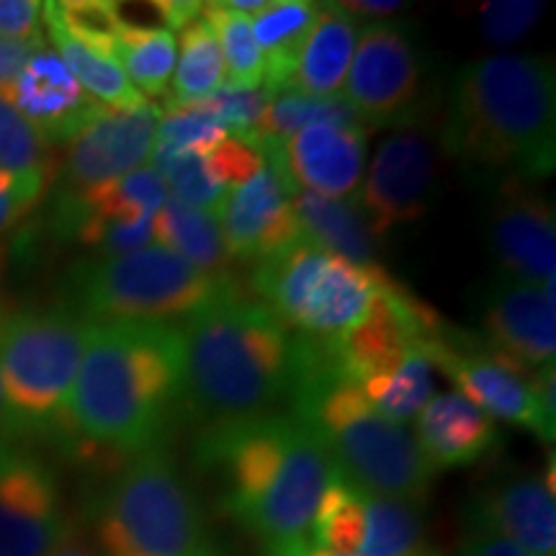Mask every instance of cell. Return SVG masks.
<instances>
[{
	"mask_svg": "<svg viewBox=\"0 0 556 556\" xmlns=\"http://www.w3.org/2000/svg\"><path fill=\"white\" fill-rule=\"evenodd\" d=\"M438 180V152L417 124L400 127L379 144L364 189L353 197L374 238L426 217Z\"/></svg>",
	"mask_w": 556,
	"mask_h": 556,
	"instance_id": "obj_12",
	"label": "cell"
},
{
	"mask_svg": "<svg viewBox=\"0 0 556 556\" xmlns=\"http://www.w3.org/2000/svg\"><path fill=\"white\" fill-rule=\"evenodd\" d=\"M389 274H368L307 238L255 263L250 287L283 328L317 340H338L356 328Z\"/></svg>",
	"mask_w": 556,
	"mask_h": 556,
	"instance_id": "obj_8",
	"label": "cell"
},
{
	"mask_svg": "<svg viewBox=\"0 0 556 556\" xmlns=\"http://www.w3.org/2000/svg\"><path fill=\"white\" fill-rule=\"evenodd\" d=\"M441 150L486 180H536L556 163V73L544 54H484L454 75Z\"/></svg>",
	"mask_w": 556,
	"mask_h": 556,
	"instance_id": "obj_3",
	"label": "cell"
},
{
	"mask_svg": "<svg viewBox=\"0 0 556 556\" xmlns=\"http://www.w3.org/2000/svg\"><path fill=\"white\" fill-rule=\"evenodd\" d=\"M315 124H338V127H364L353 109L343 99H315L294 88L274 90L268 106L255 124L253 131L242 139L255 152L266 144H278L294 137L296 131L315 127Z\"/></svg>",
	"mask_w": 556,
	"mask_h": 556,
	"instance_id": "obj_27",
	"label": "cell"
},
{
	"mask_svg": "<svg viewBox=\"0 0 556 556\" xmlns=\"http://www.w3.org/2000/svg\"><path fill=\"white\" fill-rule=\"evenodd\" d=\"M268 90H240V88H222L204 101L189 103V106L204 111V114L217 119L229 131V137L245 139L253 131L255 124L268 106Z\"/></svg>",
	"mask_w": 556,
	"mask_h": 556,
	"instance_id": "obj_36",
	"label": "cell"
},
{
	"mask_svg": "<svg viewBox=\"0 0 556 556\" xmlns=\"http://www.w3.org/2000/svg\"><path fill=\"white\" fill-rule=\"evenodd\" d=\"M186 348V405L204 428L278 413L291 384V332L258 299L227 278L180 323Z\"/></svg>",
	"mask_w": 556,
	"mask_h": 556,
	"instance_id": "obj_4",
	"label": "cell"
},
{
	"mask_svg": "<svg viewBox=\"0 0 556 556\" xmlns=\"http://www.w3.org/2000/svg\"><path fill=\"white\" fill-rule=\"evenodd\" d=\"M227 137L229 131L204 111L193 106H165V114H160L152 152H163V155H206Z\"/></svg>",
	"mask_w": 556,
	"mask_h": 556,
	"instance_id": "obj_33",
	"label": "cell"
},
{
	"mask_svg": "<svg viewBox=\"0 0 556 556\" xmlns=\"http://www.w3.org/2000/svg\"><path fill=\"white\" fill-rule=\"evenodd\" d=\"M217 219L229 263L255 266L304 238L287 184L268 165L227 193Z\"/></svg>",
	"mask_w": 556,
	"mask_h": 556,
	"instance_id": "obj_18",
	"label": "cell"
},
{
	"mask_svg": "<svg viewBox=\"0 0 556 556\" xmlns=\"http://www.w3.org/2000/svg\"><path fill=\"white\" fill-rule=\"evenodd\" d=\"M214 278L173 250L152 242L122 255L83 261L65 278L67 309L86 323H160L189 319L217 294Z\"/></svg>",
	"mask_w": 556,
	"mask_h": 556,
	"instance_id": "obj_6",
	"label": "cell"
},
{
	"mask_svg": "<svg viewBox=\"0 0 556 556\" xmlns=\"http://www.w3.org/2000/svg\"><path fill=\"white\" fill-rule=\"evenodd\" d=\"M343 101L366 129H400L420 119L422 62L405 26H364L343 83Z\"/></svg>",
	"mask_w": 556,
	"mask_h": 556,
	"instance_id": "obj_10",
	"label": "cell"
},
{
	"mask_svg": "<svg viewBox=\"0 0 556 556\" xmlns=\"http://www.w3.org/2000/svg\"><path fill=\"white\" fill-rule=\"evenodd\" d=\"M54 11H58L60 24L75 39L116 60V45L127 24L122 5L109 3V0H65V3H54Z\"/></svg>",
	"mask_w": 556,
	"mask_h": 556,
	"instance_id": "obj_34",
	"label": "cell"
},
{
	"mask_svg": "<svg viewBox=\"0 0 556 556\" xmlns=\"http://www.w3.org/2000/svg\"><path fill=\"white\" fill-rule=\"evenodd\" d=\"M464 528L497 533L531 556H556L554 458L548 475H503L464 507Z\"/></svg>",
	"mask_w": 556,
	"mask_h": 556,
	"instance_id": "obj_17",
	"label": "cell"
},
{
	"mask_svg": "<svg viewBox=\"0 0 556 556\" xmlns=\"http://www.w3.org/2000/svg\"><path fill=\"white\" fill-rule=\"evenodd\" d=\"M45 193L9 173H0V240L45 199Z\"/></svg>",
	"mask_w": 556,
	"mask_h": 556,
	"instance_id": "obj_38",
	"label": "cell"
},
{
	"mask_svg": "<svg viewBox=\"0 0 556 556\" xmlns=\"http://www.w3.org/2000/svg\"><path fill=\"white\" fill-rule=\"evenodd\" d=\"M486 245L500 274L546 287L556 278L554 201L528 180H500L486 222Z\"/></svg>",
	"mask_w": 556,
	"mask_h": 556,
	"instance_id": "obj_14",
	"label": "cell"
},
{
	"mask_svg": "<svg viewBox=\"0 0 556 556\" xmlns=\"http://www.w3.org/2000/svg\"><path fill=\"white\" fill-rule=\"evenodd\" d=\"M317 11L315 0H268L266 9L250 18L263 60V90L274 93L289 88Z\"/></svg>",
	"mask_w": 556,
	"mask_h": 556,
	"instance_id": "obj_23",
	"label": "cell"
},
{
	"mask_svg": "<svg viewBox=\"0 0 556 556\" xmlns=\"http://www.w3.org/2000/svg\"><path fill=\"white\" fill-rule=\"evenodd\" d=\"M99 556H219L197 492L165 446L129 456L96 505Z\"/></svg>",
	"mask_w": 556,
	"mask_h": 556,
	"instance_id": "obj_5",
	"label": "cell"
},
{
	"mask_svg": "<svg viewBox=\"0 0 556 556\" xmlns=\"http://www.w3.org/2000/svg\"><path fill=\"white\" fill-rule=\"evenodd\" d=\"M546 13L539 0H486L479 5V34L495 47H510L531 34Z\"/></svg>",
	"mask_w": 556,
	"mask_h": 556,
	"instance_id": "obj_35",
	"label": "cell"
},
{
	"mask_svg": "<svg viewBox=\"0 0 556 556\" xmlns=\"http://www.w3.org/2000/svg\"><path fill=\"white\" fill-rule=\"evenodd\" d=\"M176 58V34L165 26H137L131 21L124 24L116 62L144 101L152 103L170 96Z\"/></svg>",
	"mask_w": 556,
	"mask_h": 556,
	"instance_id": "obj_28",
	"label": "cell"
},
{
	"mask_svg": "<svg viewBox=\"0 0 556 556\" xmlns=\"http://www.w3.org/2000/svg\"><path fill=\"white\" fill-rule=\"evenodd\" d=\"M204 11V9H201ZM176 70H173L168 106H189L227 86L225 62L204 13L178 31Z\"/></svg>",
	"mask_w": 556,
	"mask_h": 556,
	"instance_id": "obj_29",
	"label": "cell"
},
{
	"mask_svg": "<svg viewBox=\"0 0 556 556\" xmlns=\"http://www.w3.org/2000/svg\"><path fill=\"white\" fill-rule=\"evenodd\" d=\"M88 328L90 323L67 307L0 319V392L13 435L65 433Z\"/></svg>",
	"mask_w": 556,
	"mask_h": 556,
	"instance_id": "obj_7",
	"label": "cell"
},
{
	"mask_svg": "<svg viewBox=\"0 0 556 556\" xmlns=\"http://www.w3.org/2000/svg\"><path fill=\"white\" fill-rule=\"evenodd\" d=\"M263 163L278 173L291 191L328 199H353L364 178L366 127L315 124L294 137L258 150Z\"/></svg>",
	"mask_w": 556,
	"mask_h": 556,
	"instance_id": "obj_16",
	"label": "cell"
},
{
	"mask_svg": "<svg viewBox=\"0 0 556 556\" xmlns=\"http://www.w3.org/2000/svg\"><path fill=\"white\" fill-rule=\"evenodd\" d=\"M70 531L50 464L18 438L0 443V556H50Z\"/></svg>",
	"mask_w": 556,
	"mask_h": 556,
	"instance_id": "obj_11",
	"label": "cell"
},
{
	"mask_svg": "<svg viewBox=\"0 0 556 556\" xmlns=\"http://www.w3.org/2000/svg\"><path fill=\"white\" fill-rule=\"evenodd\" d=\"M9 101L50 144H67L103 109L47 45L21 70Z\"/></svg>",
	"mask_w": 556,
	"mask_h": 556,
	"instance_id": "obj_19",
	"label": "cell"
},
{
	"mask_svg": "<svg viewBox=\"0 0 556 556\" xmlns=\"http://www.w3.org/2000/svg\"><path fill=\"white\" fill-rule=\"evenodd\" d=\"M197 464L217 475L222 510L263 554L312 539L319 500L338 475L315 430L291 413L204 428Z\"/></svg>",
	"mask_w": 556,
	"mask_h": 556,
	"instance_id": "obj_2",
	"label": "cell"
},
{
	"mask_svg": "<svg viewBox=\"0 0 556 556\" xmlns=\"http://www.w3.org/2000/svg\"><path fill=\"white\" fill-rule=\"evenodd\" d=\"M302 235L328 253L338 255L368 274H387L379 261L377 238L353 199H328L309 191H291Z\"/></svg>",
	"mask_w": 556,
	"mask_h": 556,
	"instance_id": "obj_22",
	"label": "cell"
},
{
	"mask_svg": "<svg viewBox=\"0 0 556 556\" xmlns=\"http://www.w3.org/2000/svg\"><path fill=\"white\" fill-rule=\"evenodd\" d=\"M0 39H45L41 3H37V0H0Z\"/></svg>",
	"mask_w": 556,
	"mask_h": 556,
	"instance_id": "obj_37",
	"label": "cell"
},
{
	"mask_svg": "<svg viewBox=\"0 0 556 556\" xmlns=\"http://www.w3.org/2000/svg\"><path fill=\"white\" fill-rule=\"evenodd\" d=\"M556 278L546 287L513 281L503 274L484 283L479 294L482 343L516 364L554 366L556 353Z\"/></svg>",
	"mask_w": 556,
	"mask_h": 556,
	"instance_id": "obj_15",
	"label": "cell"
},
{
	"mask_svg": "<svg viewBox=\"0 0 556 556\" xmlns=\"http://www.w3.org/2000/svg\"><path fill=\"white\" fill-rule=\"evenodd\" d=\"M0 173L47 191L58 178L52 144L31 127L9 99L0 96Z\"/></svg>",
	"mask_w": 556,
	"mask_h": 556,
	"instance_id": "obj_31",
	"label": "cell"
},
{
	"mask_svg": "<svg viewBox=\"0 0 556 556\" xmlns=\"http://www.w3.org/2000/svg\"><path fill=\"white\" fill-rule=\"evenodd\" d=\"M186 402V348L176 325L90 323L70 392L65 435L124 458L160 448Z\"/></svg>",
	"mask_w": 556,
	"mask_h": 556,
	"instance_id": "obj_1",
	"label": "cell"
},
{
	"mask_svg": "<svg viewBox=\"0 0 556 556\" xmlns=\"http://www.w3.org/2000/svg\"><path fill=\"white\" fill-rule=\"evenodd\" d=\"M343 9L348 13H353V16L361 18V16H389V13L400 11L402 3L397 0H343Z\"/></svg>",
	"mask_w": 556,
	"mask_h": 556,
	"instance_id": "obj_42",
	"label": "cell"
},
{
	"mask_svg": "<svg viewBox=\"0 0 556 556\" xmlns=\"http://www.w3.org/2000/svg\"><path fill=\"white\" fill-rule=\"evenodd\" d=\"M456 556H531L523 552L518 544L507 541L497 533L475 531V528H464V539L458 544Z\"/></svg>",
	"mask_w": 556,
	"mask_h": 556,
	"instance_id": "obj_40",
	"label": "cell"
},
{
	"mask_svg": "<svg viewBox=\"0 0 556 556\" xmlns=\"http://www.w3.org/2000/svg\"><path fill=\"white\" fill-rule=\"evenodd\" d=\"M201 13L217 37L222 62H225L227 88L258 90L263 86V60L253 37V21L248 13L232 11L227 0L204 3Z\"/></svg>",
	"mask_w": 556,
	"mask_h": 556,
	"instance_id": "obj_32",
	"label": "cell"
},
{
	"mask_svg": "<svg viewBox=\"0 0 556 556\" xmlns=\"http://www.w3.org/2000/svg\"><path fill=\"white\" fill-rule=\"evenodd\" d=\"M41 21H45V31L54 45V52L60 54L73 78L96 103L106 109H139L150 103L127 80L119 62L109 54L90 50L60 24L54 3H41Z\"/></svg>",
	"mask_w": 556,
	"mask_h": 556,
	"instance_id": "obj_25",
	"label": "cell"
},
{
	"mask_svg": "<svg viewBox=\"0 0 556 556\" xmlns=\"http://www.w3.org/2000/svg\"><path fill=\"white\" fill-rule=\"evenodd\" d=\"M358 45V18L340 3H319L289 88L315 99H336Z\"/></svg>",
	"mask_w": 556,
	"mask_h": 556,
	"instance_id": "obj_21",
	"label": "cell"
},
{
	"mask_svg": "<svg viewBox=\"0 0 556 556\" xmlns=\"http://www.w3.org/2000/svg\"><path fill=\"white\" fill-rule=\"evenodd\" d=\"M426 356L438 371L454 381L456 392L471 405L490 415L531 430L541 441L554 443L556 417L541 405L536 392V371L492 351L482 340L443 325L426 345Z\"/></svg>",
	"mask_w": 556,
	"mask_h": 556,
	"instance_id": "obj_9",
	"label": "cell"
},
{
	"mask_svg": "<svg viewBox=\"0 0 556 556\" xmlns=\"http://www.w3.org/2000/svg\"><path fill=\"white\" fill-rule=\"evenodd\" d=\"M219 556H222V554H219Z\"/></svg>",
	"mask_w": 556,
	"mask_h": 556,
	"instance_id": "obj_46",
	"label": "cell"
},
{
	"mask_svg": "<svg viewBox=\"0 0 556 556\" xmlns=\"http://www.w3.org/2000/svg\"><path fill=\"white\" fill-rule=\"evenodd\" d=\"M9 438H16L11 430L9 415H5V405H3V392H0V443L9 441Z\"/></svg>",
	"mask_w": 556,
	"mask_h": 556,
	"instance_id": "obj_45",
	"label": "cell"
},
{
	"mask_svg": "<svg viewBox=\"0 0 556 556\" xmlns=\"http://www.w3.org/2000/svg\"><path fill=\"white\" fill-rule=\"evenodd\" d=\"M433 364L422 351L409 353L397 368L389 374L364 381L361 392L368 405L389 420L407 426L415 415L435 397V377Z\"/></svg>",
	"mask_w": 556,
	"mask_h": 556,
	"instance_id": "obj_30",
	"label": "cell"
},
{
	"mask_svg": "<svg viewBox=\"0 0 556 556\" xmlns=\"http://www.w3.org/2000/svg\"><path fill=\"white\" fill-rule=\"evenodd\" d=\"M266 556H353V554H343V552H332V548H325L315 544L312 539H304V541H296V544H291L287 548H278V552H270Z\"/></svg>",
	"mask_w": 556,
	"mask_h": 556,
	"instance_id": "obj_43",
	"label": "cell"
},
{
	"mask_svg": "<svg viewBox=\"0 0 556 556\" xmlns=\"http://www.w3.org/2000/svg\"><path fill=\"white\" fill-rule=\"evenodd\" d=\"M157 245L173 250L191 266L214 278L229 276V258L222 242L219 219L214 214L199 212L184 201L168 197L155 214Z\"/></svg>",
	"mask_w": 556,
	"mask_h": 556,
	"instance_id": "obj_26",
	"label": "cell"
},
{
	"mask_svg": "<svg viewBox=\"0 0 556 556\" xmlns=\"http://www.w3.org/2000/svg\"><path fill=\"white\" fill-rule=\"evenodd\" d=\"M201 9L204 3H197V0H157L155 3L157 16L165 21L168 31H180L184 26H189L201 16Z\"/></svg>",
	"mask_w": 556,
	"mask_h": 556,
	"instance_id": "obj_41",
	"label": "cell"
},
{
	"mask_svg": "<svg viewBox=\"0 0 556 556\" xmlns=\"http://www.w3.org/2000/svg\"><path fill=\"white\" fill-rule=\"evenodd\" d=\"M160 114L155 103L139 109H106L67 142L58 173V197H78L150 163Z\"/></svg>",
	"mask_w": 556,
	"mask_h": 556,
	"instance_id": "obj_13",
	"label": "cell"
},
{
	"mask_svg": "<svg viewBox=\"0 0 556 556\" xmlns=\"http://www.w3.org/2000/svg\"><path fill=\"white\" fill-rule=\"evenodd\" d=\"M353 556H443L428 544L422 505L361 492Z\"/></svg>",
	"mask_w": 556,
	"mask_h": 556,
	"instance_id": "obj_24",
	"label": "cell"
},
{
	"mask_svg": "<svg viewBox=\"0 0 556 556\" xmlns=\"http://www.w3.org/2000/svg\"><path fill=\"white\" fill-rule=\"evenodd\" d=\"M45 45L47 39H39V41L0 39V96H3V99H9L13 83L18 80L21 70H24L26 62L31 60V54Z\"/></svg>",
	"mask_w": 556,
	"mask_h": 556,
	"instance_id": "obj_39",
	"label": "cell"
},
{
	"mask_svg": "<svg viewBox=\"0 0 556 556\" xmlns=\"http://www.w3.org/2000/svg\"><path fill=\"white\" fill-rule=\"evenodd\" d=\"M413 433L435 475L482 462L500 443L497 422L458 392L435 394L415 415Z\"/></svg>",
	"mask_w": 556,
	"mask_h": 556,
	"instance_id": "obj_20",
	"label": "cell"
},
{
	"mask_svg": "<svg viewBox=\"0 0 556 556\" xmlns=\"http://www.w3.org/2000/svg\"><path fill=\"white\" fill-rule=\"evenodd\" d=\"M50 556H99V552H96V548L90 546L88 541L80 536V533L70 531L65 541H62V544L54 548Z\"/></svg>",
	"mask_w": 556,
	"mask_h": 556,
	"instance_id": "obj_44",
	"label": "cell"
}]
</instances>
